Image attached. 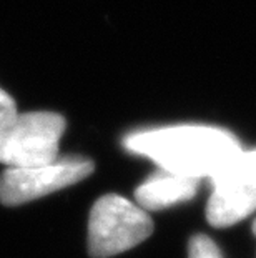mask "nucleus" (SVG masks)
<instances>
[{
  "mask_svg": "<svg viewBox=\"0 0 256 258\" xmlns=\"http://www.w3.org/2000/svg\"><path fill=\"white\" fill-rule=\"evenodd\" d=\"M63 132L65 118L58 113H17L0 128V163L9 168H30L55 162Z\"/></svg>",
  "mask_w": 256,
  "mask_h": 258,
  "instance_id": "3",
  "label": "nucleus"
},
{
  "mask_svg": "<svg viewBox=\"0 0 256 258\" xmlns=\"http://www.w3.org/2000/svg\"><path fill=\"white\" fill-rule=\"evenodd\" d=\"M127 150L187 178H213L241 153L236 137L210 125H172L130 134Z\"/></svg>",
  "mask_w": 256,
  "mask_h": 258,
  "instance_id": "1",
  "label": "nucleus"
},
{
  "mask_svg": "<svg viewBox=\"0 0 256 258\" xmlns=\"http://www.w3.org/2000/svg\"><path fill=\"white\" fill-rule=\"evenodd\" d=\"M17 105H15L14 98L7 92L0 89V128L10 123L17 117Z\"/></svg>",
  "mask_w": 256,
  "mask_h": 258,
  "instance_id": "8",
  "label": "nucleus"
},
{
  "mask_svg": "<svg viewBox=\"0 0 256 258\" xmlns=\"http://www.w3.org/2000/svg\"><path fill=\"white\" fill-rule=\"evenodd\" d=\"M94 163L87 158L67 157L30 168H7L0 175V202L7 207L40 199L87 178Z\"/></svg>",
  "mask_w": 256,
  "mask_h": 258,
  "instance_id": "5",
  "label": "nucleus"
},
{
  "mask_svg": "<svg viewBox=\"0 0 256 258\" xmlns=\"http://www.w3.org/2000/svg\"><path fill=\"white\" fill-rule=\"evenodd\" d=\"M206 218L211 227H231L256 210V148L241 152L211 178Z\"/></svg>",
  "mask_w": 256,
  "mask_h": 258,
  "instance_id": "4",
  "label": "nucleus"
},
{
  "mask_svg": "<svg viewBox=\"0 0 256 258\" xmlns=\"http://www.w3.org/2000/svg\"><path fill=\"white\" fill-rule=\"evenodd\" d=\"M153 222L141 207L120 195H105L95 202L89 218V253L110 258L146 240Z\"/></svg>",
  "mask_w": 256,
  "mask_h": 258,
  "instance_id": "2",
  "label": "nucleus"
},
{
  "mask_svg": "<svg viewBox=\"0 0 256 258\" xmlns=\"http://www.w3.org/2000/svg\"><path fill=\"white\" fill-rule=\"evenodd\" d=\"M188 258H223V255L210 237L195 235L188 245Z\"/></svg>",
  "mask_w": 256,
  "mask_h": 258,
  "instance_id": "7",
  "label": "nucleus"
},
{
  "mask_svg": "<svg viewBox=\"0 0 256 258\" xmlns=\"http://www.w3.org/2000/svg\"><path fill=\"white\" fill-rule=\"evenodd\" d=\"M198 183L200 180L160 170L135 190V200L143 210H161L193 199Z\"/></svg>",
  "mask_w": 256,
  "mask_h": 258,
  "instance_id": "6",
  "label": "nucleus"
},
{
  "mask_svg": "<svg viewBox=\"0 0 256 258\" xmlns=\"http://www.w3.org/2000/svg\"><path fill=\"white\" fill-rule=\"evenodd\" d=\"M253 233L256 235V220L253 222Z\"/></svg>",
  "mask_w": 256,
  "mask_h": 258,
  "instance_id": "9",
  "label": "nucleus"
}]
</instances>
